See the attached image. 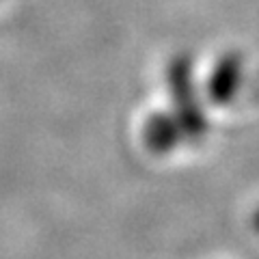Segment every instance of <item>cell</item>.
<instances>
[{"instance_id": "6da1fadb", "label": "cell", "mask_w": 259, "mask_h": 259, "mask_svg": "<svg viewBox=\"0 0 259 259\" xmlns=\"http://www.w3.org/2000/svg\"><path fill=\"white\" fill-rule=\"evenodd\" d=\"M145 136H147V143L151 149L166 151L177 143V125H175V121H171L168 117L156 115L147 123Z\"/></svg>"}, {"instance_id": "7a4b0ae2", "label": "cell", "mask_w": 259, "mask_h": 259, "mask_svg": "<svg viewBox=\"0 0 259 259\" xmlns=\"http://www.w3.org/2000/svg\"><path fill=\"white\" fill-rule=\"evenodd\" d=\"M250 227H253V229L259 233V207L253 212V216H250Z\"/></svg>"}]
</instances>
